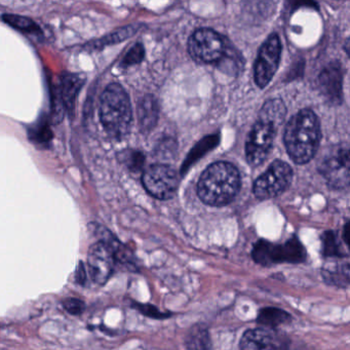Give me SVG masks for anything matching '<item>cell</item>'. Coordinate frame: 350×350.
<instances>
[{
  "label": "cell",
  "mask_w": 350,
  "mask_h": 350,
  "mask_svg": "<svg viewBox=\"0 0 350 350\" xmlns=\"http://www.w3.org/2000/svg\"><path fill=\"white\" fill-rule=\"evenodd\" d=\"M3 19L5 23L20 31L29 32V33H36V32L40 31V27L31 19L24 17V16L5 14L3 15Z\"/></svg>",
  "instance_id": "44dd1931"
},
{
  "label": "cell",
  "mask_w": 350,
  "mask_h": 350,
  "mask_svg": "<svg viewBox=\"0 0 350 350\" xmlns=\"http://www.w3.org/2000/svg\"><path fill=\"white\" fill-rule=\"evenodd\" d=\"M343 71L338 62L327 65L319 77V88L323 95L332 102H340L342 98Z\"/></svg>",
  "instance_id": "7c38bea8"
},
{
  "label": "cell",
  "mask_w": 350,
  "mask_h": 350,
  "mask_svg": "<svg viewBox=\"0 0 350 350\" xmlns=\"http://www.w3.org/2000/svg\"><path fill=\"white\" fill-rule=\"evenodd\" d=\"M219 67L221 70L231 75H237L243 68V62H241V57L237 56V51L231 50L227 48L223 58L218 62Z\"/></svg>",
  "instance_id": "7402d4cb"
},
{
  "label": "cell",
  "mask_w": 350,
  "mask_h": 350,
  "mask_svg": "<svg viewBox=\"0 0 350 350\" xmlns=\"http://www.w3.org/2000/svg\"><path fill=\"white\" fill-rule=\"evenodd\" d=\"M348 234H349V223H346L343 230L344 243H345L346 245H348V243H348Z\"/></svg>",
  "instance_id": "4316f807"
},
{
  "label": "cell",
  "mask_w": 350,
  "mask_h": 350,
  "mask_svg": "<svg viewBox=\"0 0 350 350\" xmlns=\"http://www.w3.org/2000/svg\"><path fill=\"white\" fill-rule=\"evenodd\" d=\"M63 307L67 312L72 315H79L85 310V302L81 299L67 298L63 301Z\"/></svg>",
  "instance_id": "d4e9b609"
},
{
  "label": "cell",
  "mask_w": 350,
  "mask_h": 350,
  "mask_svg": "<svg viewBox=\"0 0 350 350\" xmlns=\"http://www.w3.org/2000/svg\"><path fill=\"white\" fill-rule=\"evenodd\" d=\"M292 317L290 313L284 309L275 308V307H266L261 309L258 313L257 323L264 325L267 329H274L278 325L290 323Z\"/></svg>",
  "instance_id": "9a60e30c"
},
{
  "label": "cell",
  "mask_w": 350,
  "mask_h": 350,
  "mask_svg": "<svg viewBox=\"0 0 350 350\" xmlns=\"http://www.w3.org/2000/svg\"><path fill=\"white\" fill-rule=\"evenodd\" d=\"M186 347L188 350H211L210 335L204 325L192 327L186 338Z\"/></svg>",
  "instance_id": "ac0fdd59"
},
{
  "label": "cell",
  "mask_w": 350,
  "mask_h": 350,
  "mask_svg": "<svg viewBox=\"0 0 350 350\" xmlns=\"http://www.w3.org/2000/svg\"><path fill=\"white\" fill-rule=\"evenodd\" d=\"M256 263L271 266L278 263H301L306 259V251L296 237H291L282 245H274L269 241H258L252 251Z\"/></svg>",
  "instance_id": "277c9868"
},
{
  "label": "cell",
  "mask_w": 350,
  "mask_h": 350,
  "mask_svg": "<svg viewBox=\"0 0 350 350\" xmlns=\"http://www.w3.org/2000/svg\"><path fill=\"white\" fill-rule=\"evenodd\" d=\"M141 130L148 133L154 128L159 118V105L153 96H145L138 107Z\"/></svg>",
  "instance_id": "5bb4252c"
},
{
  "label": "cell",
  "mask_w": 350,
  "mask_h": 350,
  "mask_svg": "<svg viewBox=\"0 0 350 350\" xmlns=\"http://www.w3.org/2000/svg\"><path fill=\"white\" fill-rule=\"evenodd\" d=\"M144 48L142 44H137L129 51L128 54L124 57V61H122V65L124 66H132V65L139 64L142 62L144 59Z\"/></svg>",
  "instance_id": "603a6c76"
},
{
  "label": "cell",
  "mask_w": 350,
  "mask_h": 350,
  "mask_svg": "<svg viewBox=\"0 0 350 350\" xmlns=\"http://www.w3.org/2000/svg\"><path fill=\"white\" fill-rule=\"evenodd\" d=\"M278 130V126L275 124L258 118L245 143V157L250 165L258 167L267 159Z\"/></svg>",
  "instance_id": "ba28073f"
},
{
  "label": "cell",
  "mask_w": 350,
  "mask_h": 350,
  "mask_svg": "<svg viewBox=\"0 0 350 350\" xmlns=\"http://www.w3.org/2000/svg\"><path fill=\"white\" fill-rule=\"evenodd\" d=\"M282 42L280 36L272 33L262 44L255 63V81L264 89L271 81L280 64Z\"/></svg>",
  "instance_id": "30bf717a"
},
{
  "label": "cell",
  "mask_w": 350,
  "mask_h": 350,
  "mask_svg": "<svg viewBox=\"0 0 350 350\" xmlns=\"http://www.w3.org/2000/svg\"><path fill=\"white\" fill-rule=\"evenodd\" d=\"M239 347L241 350H288V341L273 329L257 327L243 334Z\"/></svg>",
  "instance_id": "8fae6325"
},
{
  "label": "cell",
  "mask_w": 350,
  "mask_h": 350,
  "mask_svg": "<svg viewBox=\"0 0 350 350\" xmlns=\"http://www.w3.org/2000/svg\"><path fill=\"white\" fill-rule=\"evenodd\" d=\"M349 148L346 144L329 147L317 165L321 175L333 189H345L349 185Z\"/></svg>",
  "instance_id": "5b68a950"
},
{
  "label": "cell",
  "mask_w": 350,
  "mask_h": 350,
  "mask_svg": "<svg viewBox=\"0 0 350 350\" xmlns=\"http://www.w3.org/2000/svg\"><path fill=\"white\" fill-rule=\"evenodd\" d=\"M134 307L137 310L140 311L142 314L146 315V317H152V319H167V317H169L170 315H171V313L169 312H161V311L159 310L157 307L150 304H140V303H135Z\"/></svg>",
  "instance_id": "cb8c5ba5"
},
{
  "label": "cell",
  "mask_w": 350,
  "mask_h": 350,
  "mask_svg": "<svg viewBox=\"0 0 350 350\" xmlns=\"http://www.w3.org/2000/svg\"><path fill=\"white\" fill-rule=\"evenodd\" d=\"M227 51L224 38L210 28L196 30L188 40V52L200 63H218Z\"/></svg>",
  "instance_id": "8992f818"
},
{
  "label": "cell",
  "mask_w": 350,
  "mask_h": 350,
  "mask_svg": "<svg viewBox=\"0 0 350 350\" xmlns=\"http://www.w3.org/2000/svg\"><path fill=\"white\" fill-rule=\"evenodd\" d=\"M323 276L325 282L338 286H347L349 284V264H332L323 266Z\"/></svg>",
  "instance_id": "e0dca14e"
},
{
  "label": "cell",
  "mask_w": 350,
  "mask_h": 350,
  "mask_svg": "<svg viewBox=\"0 0 350 350\" xmlns=\"http://www.w3.org/2000/svg\"><path fill=\"white\" fill-rule=\"evenodd\" d=\"M100 120L106 132L114 138H122L130 132L132 105L126 90L118 83H110L102 94Z\"/></svg>",
  "instance_id": "3957f363"
},
{
  "label": "cell",
  "mask_w": 350,
  "mask_h": 350,
  "mask_svg": "<svg viewBox=\"0 0 350 350\" xmlns=\"http://www.w3.org/2000/svg\"><path fill=\"white\" fill-rule=\"evenodd\" d=\"M139 27L136 25H129L126 27L120 28L116 30L112 33L104 36L101 40L93 42L94 49H102L104 46H112V44H120V42H124L128 38H132L138 31Z\"/></svg>",
  "instance_id": "d6986e66"
},
{
  "label": "cell",
  "mask_w": 350,
  "mask_h": 350,
  "mask_svg": "<svg viewBox=\"0 0 350 350\" xmlns=\"http://www.w3.org/2000/svg\"><path fill=\"white\" fill-rule=\"evenodd\" d=\"M319 141L321 126L312 110H301L286 124L284 142L288 155L297 165H304L314 157Z\"/></svg>",
  "instance_id": "6da1fadb"
},
{
  "label": "cell",
  "mask_w": 350,
  "mask_h": 350,
  "mask_svg": "<svg viewBox=\"0 0 350 350\" xmlns=\"http://www.w3.org/2000/svg\"><path fill=\"white\" fill-rule=\"evenodd\" d=\"M286 109L280 99H271L264 104L259 112V118L271 122L280 128L284 122Z\"/></svg>",
  "instance_id": "2e32d148"
},
{
  "label": "cell",
  "mask_w": 350,
  "mask_h": 350,
  "mask_svg": "<svg viewBox=\"0 0 350 350\" xmlns=\"http://www.w3.org/2000/svg\"><path fill=\"white\" fill-rule=\"evenodd\" d=\"M142 183L150 196L159 200H170L179 187L177 172L167 165H150L143 173Z\"/></svg>",
  "instance_id": "9c48e42d"
},
{
  "label": "cell",
  "mask_w": 350,
  "mask_h": 350,
  "mask_svg": "<svg viewBox=\"0 0 350 350\" xmlns=\"http://www.w3.org/2000/svg\"><path fill=\"white\" fill-rule=\"evenodd\" d=\"M75 280L79 284H85L87 280V274H85V264L83 262H79V267H77V272H75Z\"/></svg>",
  "instance_id": "484cf974"
},
{
  "label": "cell",
  "mask_w": 350,
  "mask_h": 350,
  "mask_svg": "<svg viewBox=\"0 0 350 350\" xmlns=\"http://www.w3.org/2000/svg\"><path fill=\"white\" fill-rule=\"evenodd\" d=\"M85 85V79L81 75L75 73H66L63 75L61 81V98L67 109L75 108L77 96L81 88Z\"/></svg>",
  "instance_id": "4fadbf2b"
},
{
  "label": "cell",
  "mask_w": 350,
  "mask_h": 350,
  "mask_svg": "<svg viewBox=\"0 0 350 350\" xmlns=\"http://www.w3.org/2000/svg\"><path fill=\"white\" fill-rule=\"evenodd\" d=\"M239 170L232 163L218 161L206 167L198 184V194L202 202L211 206L230 204L241 190Z\"/></svg>",
  "instance_id": "7a4b0ae2"
},
{
  "label": "cell",
  "mask_w": 350,
  "mask_h": 350,
  "mask_svg": "<svg viewBox=\"0 0 350 350\" xmlns=\"http://www.w3.org/2000/svg\"><path fill=\"white\" fill-rule=\"evenodd\" d=\"M292 167L284 161H275L254 183L253 191L259 200H269L284 193L293 181Z\"/></svg>",
  "instance_id": "52a82bcc"
},
{
  "label": "cell",
  "mask_w": 350,
  "mask_h": 350,
  "mask_svg": "<svg viewBox=\"0 0 350 350\" xmlns=\"http://www.w3.org/2000/svg\"><path fill=\"white\" fill-rule=\"evenodd\" d=\"M323 255L325 258H342L347 256L344 253L343 247L338 241L336 233L333 231H327L323 234Z\"/></svg>",
  "instance_id": "ffe728a7"
}]
</instances>
